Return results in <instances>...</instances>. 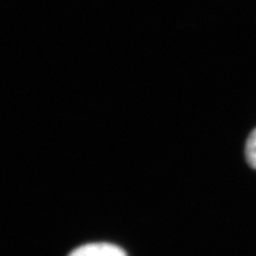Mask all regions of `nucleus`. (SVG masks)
I'll list each match as a JSON object with an SVG mask.
<instances>
[{
	"label": "nucleus",
	"mask_w": 256,
	"mask_h": 256,
	"mask_svg": "<svg viewBox=\"0 0 256 256\" xmlns=\"http://www.w3.org/2000/svg\"><path fill=\"white\" fill-rule=\"evenodd\" d=\"M68 256H127L126 252L118 246L98 242L88 244L72 251Z\"/></svg>",
	"instance_id": "obj_1"
},
{
	"label": "nucleus",
	"mask_w": 256,
	"mask_h": 256,
	"mask_svg": "<svg viewBox=\"0 0 256 256\" xmlns=\"http://www.w3.org/2000/svg\"><path fill=\"white\" fill-rule=\"evenodd\" d=\"M246 162L256 170V128L250 134L246 144Z\"/></svg>",
	"instance_id": "obj_2"
}]
</instances>
